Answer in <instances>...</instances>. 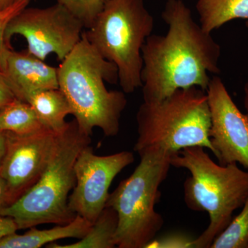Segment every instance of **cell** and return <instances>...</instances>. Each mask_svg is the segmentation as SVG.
<instances>
[{
    "label": "cell",
    "instance_id": "obj_4",
    "mask_svg": "<svg viewBox=\"0 0 248 248\" xmlns=\"http://www.w3.org/2000/svg\"><path fill=\"white\" fill-rule=\"evenodd\" d=\"M138 138L134 151L172 156L186 148L202 146L214 153L206 91L178 89L159 102L142 103L136 116Z\"/></svg>",
    "mask_w": 248,
    "mask_h": 248
},
{
    "label": "cell",
    "instance_id": "obj_15",
    "mask_svg": "<svg viewBox=\"0 0 248 248\" xmlns=\"http://www.w3.org/2000/svg\"><path fill=\"white\" fill-rule=\"evenodd\" d=\"M196 9L201 26L210 33L236 19H246L248 28V0H198Z\"/></svg>",
    "mask_w": 248,
    "mask_h": 248
},
{
    "label": "cell",
    "instance_id": "obj_10",
    "mask_svg": "<svg viewBox=\"0 0 248 248\" xmlns=\"http://www.w3.org/2000/svg\"><path fill=\"white\" fill-rule=\"evenodd\" d=\"M206 93L214 155L222 166L234 163L248 170V114L236 107L218 77L210 80Z\"/></svg>",
    "mask_w": 248,
    "mask_h": 248
},
{
    "label": "cell",
    "instance_id": "obj_12",
    "mask_svg": "<svg viewBox=\"0 0 248 248\" xmlns=\"http://www.w3.org/2000/svg\"><path fill=\"white\" fill-rule=\"evenodd\" d=\"M3 72L17 99L25 102L33 93L59 89L58 68L28 53L7 47L0 60Z\"/></svg>",
    "mask_w": 248,
    "mask_h": 248
},
{
    "label": "cell",
    "instance_id": "obj_3",
    "mask_svg": "<svg viewBox=\"0 0 248 248\" xmlns=\"http://www.w3.org/2000/svg\"><path fill=\"white\" fill-rule=\"evenodd\" d=\"M170 164L190 173L184 184L187 208L208 214L210 223L194 239V248H210L231 223L235 210L242 208L248 198V170L234 163L217 164L202 146L184 148L172 156Z\"/></svg>",
    "mask_w": 248,
    "mask_h": 248
},
{
    "label": "cell",
    "instance_id": "obj_27",
    "mask_svg": "<svg viewBox=\"0 0 248 248\" xmlns=\"http://www.w3.org/2000/svg\"><path fill=\"white\" fill-rule=\"evenodd\" d=\"M244 106L248 114V79L244 87Z\"/></svg>",
    "mask_w": 248,
    "mask_h": 248
},
{
    "label": "cell",
    "instance_id": "obj_28",
    "mask_svg": "<svg viewBox=\"0 0 248 248\" xmlns=\"http://www.w3.org/2000/svg\"></svg>",
    "mask_w": 248,
    "mask_h": 248
},
{
    "label": "cell",
    "instance_id": "obj_8",
    "mask_svg": "<svg viewBox=\"0 0 248 248\" xmlns=\"http://www.w3.org/2000/svg\"><path fill=\"white\" fill-rule=\"evenodd\" d=\"M82 22L60 2L46 8H29L21 11L9 23L5 40L10 45L14 35L27 41V51L45 61L55 54L63 61L81 40Z\"/></svg>",
    "mask_w": 248,
    "mask_h": 248
},
{
    "label": "cell",
    "instance_id": "obj_22",
    "mask_svg": "<svg viewBox=\"0 0 248 248\" xmlns=\"http://www.w3.org/2000/svg\"><path fill=\"white\" fill-rule=\"evenodd\" d=\"M17 99L4 73L0 69V110Z\"/></svg>",
    "mask_w": 248,
    "mask_h": 248
},
{
    "label": "cell",
    "instance_id": "obj_26",
    "mask_svg": "<svg viewBox=\"0 0 248 248\" xmlns=\"http://www.w3.org/2000/svg\"><path fill=\"white\" fill-rule=\"evenodd\" d=\"M16 1L17 0H0V11L7 9Z\"/></svg>",
    "mask_w": 248,
    "mask_h": 248
},
{
    "label": "cell",
    "instance_id": "obj_19",
    "mask_svg": "<svg viewBox=\"0 0 248 248\" xmlns=\"http://www.w3.org/2000/svg\"><path fill=\"white\" fill-rule=\"evenodd\" d=\"M107 0H58L84 24L85 29L92 26Z\"/></svg>",
    "mask_w": 248,
    "mask_h": 248
},
{
    "label": "cell",
    "instance_id": "obj_24",
    "mask_svg": "<svg viewBox=\"0 0 248 248\" xmlns=\"http://www.w3.org/2000/svg\"><path fill=\"white\" fill-rule=\"evenodd\" d=\"M9 205V188L6 181L0 175V211Z\"/></svg>",
    "mask_w": 248,
    "mask_h": 248
},
{
    "label": "cell",
    "instance_id": "obj_13",
    "mask_svg": "<svg viewBox=\"0 0 248 248\" xmlns=\"http://www.w3.org/2000/svg\"><path fill=\"white\" fill-rule=\"evenodd\" d=\"M92 224L77 215L70 223L58 225L51 229L42 231L32 227L23 234L15 232L7 235L0 239V248H40L67 238L81 239L87 234Z\"/></svg>",
    "mask_w": 248,
    "mask_h": 248
},
{
    "label": "cell",
    "instance_id": "obj_5",
    "mask_svg": "<svg viewBox=\"0 0 248 248\" xmlns=\"http://www.w3.org/2000/svg\"><path fill=\"white\" fill-rule=\"evenodd\" d=\"M91 143V136L79 130L76 120L68 122L64 131L58 135L53 155L39 180L1 210L0 215L14 218L18 230L73 221L77 215L68 207V195L76 186L75 163Z\"/></svg>",
    "mask_w": 248,
    "mask_h": 248
},
{
    "label": "cell",
    "instance_id": "obj_14",
    "mask_svg": "<svg viewBox=\"0 0 248 248\" xmlns=\"http://www.w3.org/2000/svg\"><path fill=\"white\" fill-rule=\"evenodd\" d=\"M35 111L44 128L59 135L64 131L68 122L66 117L72 115L68 99L60 89L39 91L26 101Z\"/></svg>",
    "mask_w": 248,
    "mask_h": 248
},
{
    "label": "cell",
    "instance_id": "obj_9",
    "mask_svg": "<svg viewBox=\"0 0 248 248\" xmlns=\"http://www.w3.org/2000/svg\"><path fill=\"white\" fill-rule=\"evenodd\" d=\"M134 161L131 152L99 156L90 145L85 147L75 163L76 183L68 197L70 210L94 223L106 208L112 181Z\"/></svg>",
    "mask_w": 248,
    "mask_h": 248
},
{
    "label": "cell",
    "instance_id": "obj_23",
    "mask_svg": "<svg viewBox=\"0 0 248 248\" xmlns=\"http://www.w3.org/2000/svg\"><path fill=\"white\" fill-rule=\"evenodd\" d=\"M18 231V227L14 218L0 215V239Z\"/></svg>",
    "mask_w": 248,
    "mask_h": 248
},
{
    "label": "cell",
    "instance_id": "obj_11",
    "mask_svg": "<svg viewBox=\"0 0 248 248\" xmlns=\"http://www.w3.org/2000/svg\"><path fill=\"white\" fill-rule=\"evenodd\" d=\"M6 133L0 175L7 184L11 205L39 180L53 155L58 135L46 129L28 135Z\"/></svg>",
    "mask_w": 248,
    "mask_h": 248
},
{
    "label": "cell",
    "instance_id": "obj_21",
    "mask_svg": "<svg viewBox=\"0 0 248 248\" xmlns=\"http://www.w3.org/2000/svg\"><path fill=\"white\" fill-rule=\"evenodd\" d=\"M194 239L183 233H172L154 239L146 248H194Z\"/></svg>",
    "mask_w": 248,
    "mask_h": 248
},
{
    "label": "cell",
    "instance_id": "obj_20",
    "mask_svg": "<svg viewBox=\"0 0 248 248\" xmlns=\"http://www.w3.org/2000/svg\"><path fill=\"white\" fill-rule=\"evenodd\" d=\"M31 0H17L14 4L7 9L0 11V60L2 58L5 50L11 46L5 40V32L11 21L21 11L28 7Z\"/></svg>",
    "mask_w": 248,
    "mask_h": 248
},
{
    "label": "cell",
    "instance_id": "obj_25",
    "mask_svg": "<svg viewBox=\"0 0 248 248\" xmlns=\"http://www.w3.org/2000/svg\"><path fill=\"white\" fill-rule=\"evenodd\" d=\"M6 133H0V164L4 157L6 148Z\"/></svg>",
    "mask_w": 248,
    "mask_h": 248
},
{
    "label": "cell",
    "instance_id": "obj_1",
    "mask_svg": "<svg viewBox=\"0 0 248 248\" xmlns=\"http://www.w3.org/2000/svg\"><path fill=\"white\" fill-rule=\"evenodd\" d=\"M162 19L169 26L166 35L152 34L142 48L143 102H159L195 86L206 91L210 74L220 73L221 46L183 0H167Z\"/></svg>",
    "mask_w": 248,
    "mask_h": 248
},
{
    "label": "cell",
    "instance_id": "obj_17",
    "mask_svg": "<svg viewBox=\"0 0 248 248\" xmlns=\"http://www.w3.org/2000/svg\"><path fill=\"white\" fill-rule=\"evenodd\" d=\"M44 129L27 102L16 99L0 110V133L28 135Z\"/></svg>",
    "mask_w": 248,
    "mask_h": 248
},
{
    "label": "cell",
    "instance_id": "obj_2",
    "mask_svg": "<svg viewBox=\"0 0 248 248\" xmlns=\"http://www.w3.org/2000/svg\"><path fill=\"white\" fill-rule=\"evenodd\" d=\"M58 73L59 89L68 99L79 130L91 136L99 128L105 136H117L127 106L125 93L108 90L106 83L119 81L117 66L98 53L84 31Z\"/></svg>",
    "mask_w": 248,
    "mask_h": 248
},
{
    "label": "cell",
    "instance_id": "obj_7",
    "mask_svg": "<svg viewBox=\"0 0 248 248\" xmlns=\"http://www.w3.org/2000/svg\"><path fill=\"white\" fill-rule=\"evenodd\" d=\"M140 156L135 171L111 192L106 205L118 215L114 242L119 248H146L164 226L162 215L155 208L161 197L160 186L169 174L171 156L154 152Z\"/></svg>",
    "mask_w": 248,
    "mask_h": 248
},
{
    "label": "cell",
    "instance_id": "obj_18",
    "mask_svg": "<svg viewBox=\"0 0 248 248\" xmlns=\"http://www.w3.org/2000/svg\"><path fill=\"white\" fill-rule=\"evenodd\" d=\"M239 215L232 219L226 229L214 240L210 248H247L248 245V198Z\"/></svg>",
    "mask_w": 248,
    "mask_h": 248
},
{
    "label": "cell",
    "instance_id": "obj_6",
    "mask_svg": "<svg viewBox=\"0 0 248 248\" xmlns=\"http://www.w3.org/2000/svg\"><path fill=\"white\" fill-rule=\"evenodd\" d=\"M144 0H107L85 35L98 53L117 66L125 93L141 87V50L154 29Z\"/></svg>",
    "mask_w": 248,
    "mask_h": 248
},
{
    "label": "cell",
    "instance_id": "obj_16",
    "mask_svg": "<svg viewBox=\"0 0 248 248\" xmlns=\"http://www.w3.org/2000/svg\"><path fill=\"white\" fill-rule=\"evenodd\" d=\"M118 225V215L114 209L106 207L87 234L76 243L60 245L53 242L48 248H115V234Z\"/></svg>",
    "mask_w": 248,
    "mask_h": 248
}]
</instances>
